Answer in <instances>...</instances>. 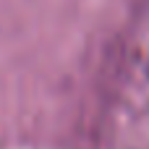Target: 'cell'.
<instances>
[{"label":"cell","instance_id":"obj_1","mask_svg":"<svg viewBox=\"0 0 149 149\" xmlns=\"http://www.w3.org/2000/svg\"><path fill=\"white\" fill-rule=\"evenodd\" d=\"M147 71H149V60H147Z\"/></svg>","mask_w":149,"mask_h":149}]
</instances>
